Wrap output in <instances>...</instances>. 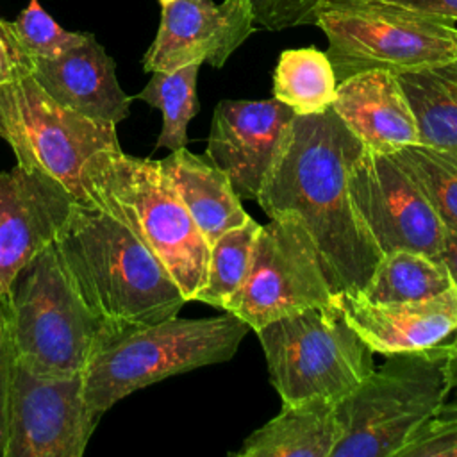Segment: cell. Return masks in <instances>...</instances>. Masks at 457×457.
<instances>
[{"label": "cell", "instance_id": "20", "mask_svg": "<svg viewBox=\"0 0 457 457\" xmlns=\"http://www.w3.org/2000/svg\"><path fill=\"white\" fill-rule=\"evenodd\" d=\"M343 434L337 402L309 398L282 403L280 412L253 430L237 457H330Z\"/></svg>", "mask_w": 457, "mask_h": 457}, {"label": "cell", "instance_id": "19", "mask_svg": "<svg viewBox=\"0 0 457 457\" xmlns=\"http://www.w3.org/2000/svg\"><path fill=\"white\" fill-rule=\"evenodd\" d=\"M159 162L209 245L250 218L228 175L207 154L182 146Z\"/></svg>", "mask_w": 457, "mask_h": 457}, {"label": "cell", "instance_id": "15", "mask_svg": "<svg viewBox=\"0 0 457 457\" xmlns=\"http://www.w3.org/2000/svg\"><path fill=\"white\" fill-rule=\"evenodd\" d=\"M295 112L278 102L221 100L214 107L205 154L228 175L241 198L257 200Z\"/></svg>", "mask_w": 457, "mask_h": 457}, {"label": "cell", "instance_id": "7", "mask_svg": "<svg viewBox=\"0 0 457 457\" xmlns=\"http://www.w3.org/2000/svg\"><path fill=\"white\" fill-rule=\"evenodd\" d=\"M337 82L370 70L395 75L457 57L455 21L380 0H323L316 11Z\"/></svg>", "mask_w": 457, "mask_h": 457}, {"label": "cell", "instance_id": "4", "mask_svg": "<svg viewBox=\"0 0 457 457\" xmlns=\"http://www.w3.org/2000/svg\"><path fill=\"white\" fill-rule=\"evenodd\" d=\"M223 312L196 320L173 316L105 339L82 373L91 416L100 420L116 402L166 377L230 361L252 328Z\"/></svg>", "mask_w": 457, "mask_h": 457}, {"label": "cell", "instance_id": "28", "mask_svg": "<svg viewBox=\"0 0 457 457\" xmlns=\"http://www.w3.org/2000/svg\"><path fill=\"white\" fill-rule=\"evenodd\" d=\"M396 457H457V418H430L416 428Z\"/></svg>", "mask_w": 457, "mask_h": 457}, {"label": "cell", "instance_id": "2", "mask_svg": "<svg viewBox=\"0 0 457 457\" xmlns=\"http://www.w3.org/2000/svg\"><path fill=\"white\" fill-rule=\"evenodd\" d=\"M55 248L79 295L112 336L173 318L187 303L148 245L100 207L75 205Z\"/></svg>", "mask_w": 457, "mask_h": 457}, {"label": "cell", "instance_id": "29", "mask_svg": "<svg viewBox=\"0 0 457 457\" xmlns=\"http://www.w3.org/2000/svg\"><path fill=\"white\" fill-rule=\"evenodd\" d=\"M323 0H248L255 23L268 30L314 23Z\"/></svg>", "mask_w": 457, "mask_h": 457}, {"label": "cell", "instance_id": "22", "mask_svg": "<svg viewBox=\"0 0 457 457\" xmlns=\"http://www.w3.org/2000/svg\"><path fill=\"white\" fill-rule=\"evenodd\" d=\"M337 95V79L325 52L309 48L284 50L273 71V98L295 116L328 111Z\"/></svg>", "mask_w": 457, "mask_h": 457}, {"label": "cell", "instance_id": "33", "mask_svg": "<svg viewBox=\"0 0 457 457\" xmlns=\"http://www.w3.org/2000/svg\"><path fill=\"white\" fill-rule=\"evenodd\" d=\"M448 396L439 411V418H457V332L448 343Z\"/></svg>", "mask_w": 457, "mask_h": 457}, {"label": "cell", "instance_id": "26", "mask_svg": "<svg viewBox=\"0 0 457 457\" xmlns=\"http://www.w3.org/2000/svg\"><path fill=\"white\" fill-rule=\"evenodd\" d=\"M391 157L416 182L443 225L457 232V150L414 145Z\"/></svg>", "mask_w": 457, "mask_h": 457}, {"label": "cell", "instance_id": "5", "mask_svg": "<svg viewBox=\"0 0 457 457\" xmlns=\"http://www.w3.org/2000/svg\"><path fill=\"white\" fill-rule=\"evenodd\" d=\"M4 312L14 359L41 373L80 375L112 334L73 286L55 243L12 278Z\"/></svg>", "mask_w": 457, "mask_h": 457}, {"label": "cell", "instance_id": "3", "mask_svg": "<svg viewBox=\"0 0 457 457\" xmlns=\"http://www.w3.org/2000/svg\"><path fill=\"white\" fill-rule=\"evenodd\" d=\"M84 189L95 207L129 225L164 264L186 302L207 277L211 245L155 159L111 148L84 166Z\"/></svg>", "mask_w": 457, "mask_h": 457}, {"label": "cell", "instance_id": "24", "mask_svg": "<svg viewBox=\"0 0 457 457\" xmlns=\"http://www.w3.org/2000/svg\"><path fill=\"white\" fill-rule=\"evenodd\" d=\"M200 66L191 62L171 71H152L148 84L134 96L162 112V129L155 148L173 152L187 145V125L200 109L196 96Z\"/></svg>", "mask_w": 457, "mask_h": 457}, {"label": "cell", "instance_id": "23", "mask_svg": "<svg viewBox=\"0 0 457 457\" xmlns=\"http://www.w3.org/2000/svg\"><path fill=\"white\" fill-rule=\"evenodd\" d=\"M452 286L450 271L441 259L412 250H393L380 257L359 295L370 302H403L428 298Z\"/></svg>", "mask_w": 457, "mask_h": 457}, {"label": "cell", "instance_id": "1", "mask_svg": "<svg viewBox=\"0 0 457 457\" xmlns=\"http://www.w3.org/2000/svg\"><path fill=\"white\" fill-rule=\"evenodd\" d=\"M361 150V141L332 107L321 114L295 116L255 200L268 218H296L332 286L357 295L382 257L350 200L348 171Z\"/></svg>", "mask_w": 457, "mask_h": 457}, {"label": "cell", "instance_id": "11", "mask_svg": "<svg viewBox=\"0 0 457 457\" xmlns=\"http://www.w3.org/2000/svg\"><path fill=\"white\" fill-rule=\"evenodd\" d=\"M96 423L82 373H41L14 359L5 457H82Z\"/></svg>", "mask_w": 457, "mask_h": 457}, {"label": "cell", "instance_id": "6", "mask_svg": "<svg viewBox=\"0 0 457 457\" xmlns=\"http://www.w3.org/2000/svg\"><path fill=\"white\" fill-rule=\"evenodd\" d=\"M448 343L386 355L341 398L343 434L330 457H396L416 428L439 414L448 396Z\"/></svg>", "mask_w": 457, "mask_h": 457}, {"label": "cell", "instance_id": "25", "mask_svg": "<svg viewBox=\"0 0 457 457\" xmlns=\"http://www.w3.org/2000/svg\"><path fill=\"white\" fill-rule=\"evenodd\" d=\"M259 228L261 223L250 216L239 227L223 232L211 245L207 277L195 302L223 311L228 298L241 287L250 271Z\"/></svg>", "mask_w": 457, "mask_h": 457}, {"label": "cell", "instance_id": "27", "mask_svg": "<svg viewBox=\"0 0 457 457\" xmlns=\"http://www.w3.org/2000/svg\"><path fill=\"white\" fill-rule=\"evenodd\" d=\"M2 27L14 46L30 59L57 57L82 43L87 34L62 29L37 0H29L14 21L2 20Z\"/></svg>", "mask_w": 457, "mask_h": 457}, {"label": "cell", "instance_id": "21", "mask_svg": "<svg viewBox=\"0 0 457 457\" xmlns=\"http://www.w3.org/2000/svg\"><path fill=\"white\" fill-rule=\"evenodd\" d=\"M396 79L412 107L420 145L457 150V57Z\"/></svg>", "mask_w": 457, "mask_h": 457}, {"label": "cell", "instance_id": "12", "mask_svg": "<svg viewBox=\"0 0 457 457\" xmlns=\"http://www.w3.org/2000/svg\"><path fill=\"white\" fill-rule=\"evenodd\" d=\"M353 209L378 250H412L441 257L448 228L416 186L391 157L362 150L348 171Z\"/></svg>", "mask_w": 457, "mask_h": 457}, {"label": "cell", "instance_id": "31", "mask_svg": "<svg viewBox=\"0 0 457 457\" xmlns=\"http://www.w3.org/2000/svg\"><path fill=\"white\" fill-rule=\"evenodd\" d=\"M14 366V350L5 320V312L0 305V457H5L7 448V398L9 384Z\"/></svg>", "mask_w": 457, "mask_h": 457}, {"label": "cell", "instance_id": "14", "mask_svg": "<svg viewBox=\"0 0 457 457\" xmlns=\"http://www.w3.org/2000/svg\"><path fill=\"white\" fill-rule=\"evenodd\" d=\"M248 0H170L157 36L143 57L145 71H171L198 62L221 68L253 32Z\"/></svg>", "mask_w": 457, "mask_h": 457}, {"label": "cell", "instance_id": "13", "mask_svg": "<svg viewBox=\"0 0 457 457\" xmlns=\"http://www.w3.org/2000/svg\"><path fill=\"white\" fill-rule=\"evenodd\" d=\"M73 195L37 166L16 162L0 171V305L16 273L55 243L73 207Z\"/></svg>", "mask_w": 457, "mask_h": 457}, {"label": "cell", "instance_id": "10", "mask_svg": "<svg viewBox=\"0 0 457 457\" xmlns=\"http://www.w3.org/2000/svg\"><path fill=\"white\" fill-rule=\"evenodd\" d=\"M5 39L11 46L16 75L18 118L16 139L11 145L16 161L52 175L73 195L79 205L95 207L84 189V166L98 152L120 148L116 125L98 123L59 105L30 75L25 54L7 36Z\"/></svg>", "mask_w": 457, "mask_h": 457}, {"label": "cell", "instance_id": "35", "mask_svg": "<svg viewBox=\"0 0 457 457\" xmlns=\"http://www.w3.org/2000/svg\"><path fill=\"white\" fill-rule=\"evenodd\" d=\"M159 2H161V5H162V4H166V2H170V0H159Z\"/></svg>", "mask_w": 457, "mask_h": 457}, {"label": "cell", "instance_id": "34", "mask_svg": "<svg viewBox=\"0 0 457 457\" xmlns=\"http://www.w3.org/2000/svg\"><path fill=\"white\" fill-rule=\"evenodd\" d=\"M439 259H441V261L445 262V266L448 268L450 277H452V282H453V286L457 287V232H452V230L446 232L445 248H443Z\"/></svg>", "mask_w": 457, "mask_h": 457}, {"label": "cell", "instance_id": "30", "mask_svg": "<svg viewBox=\"0 0 457 457\" xmlns=\"http://www.w3.org/2000/svg\"><path fill=\"white\" fill-rule=\"evenodd\" d=\"M14 62L11 55V46L2 30L0 20V137L9 143L16 139V96H14Z\"/></svg>", "mask_w": 457, "mask_h": 457}, {"label": "cell", "instance_id": "17", "mask_svg": "<svg viewBox=\"0 0 457 457\" xmlns=\"http://www.w3.org/2000/svg\"><path fill=\"white\" fill-rule=\"evenodd\" d=\"M25 59L34 80L59 105L116 127L129 116L134 98L121 89L112 57L93 34L57 57Z\"/></svg>", "mask_w": 457, "mask_h": 457}, {"label": "cell", "instance_id": "18", "mask_svg": "<svg viewBox=\"0 0 457 457\" xmlns=\"http://www.w3.org/2000/svg\"><path fill=\"white\" fill-rule=\"evenodd\" d=\"M332 111L370 152L393 155L420 145L412 107L391 71L370 70L337 82Z\"/></svg>", "mask_w": 457, "mask_h": 457}, {"label": "cell", "instance_id": "9", "mask_svg": "<svg viewBox=\"0 0 457 457\" xmlns=\"http://www.w3.org/2000/svg\"><path fill=\"white\" fill-rule=\"evenodd\" d=\"M337 295L305 227L293 216L261 225L250 271L223 311L257 332L282 316L330 303Z\"/></svg>", "mask_w": 457, "mask_h": 457}, {"label": "cell", "instance_id": "32", "mask_svg": "<svg viewBox=\"0 0 457 457\" xmlns=\"http://www.w3.org/2000/svg\"><path fill=\"white\" fill-rule=\"evenodd\" d=\"M380 2L395 4L411 11L457 21V0H380Z\"/></svg>", "mask_w": 457, "mask_h": 457}, {"label": "cell", "instance_id": "8", "mask_svg": "<svg viewBox=\"0 0 457 457\" xmlns=\"http://www.w3.org/2000/svg\"><path fill=\"white\" fill-rule=\"evenodd\" d=\"M255 334L282 403L339 402L375 368L371 348L334 300L273 320Z\"/></svg>", "mask_w": 457, "mask_h": 457}, {"label": "cell", "instance_id": "16", "mask_svg": "<svg viewBox=\"0 0 457 457\" xmlns=\"http://www.w3.org/2000/svg\"><path fill=\"white\" fill-rule=\"evenodd\" d=\"M334 302L373 353L421 352L446 345L457 332V287L420 300L370 302L337 291Z\"/></svg>", "mask_w": 457, "mask_h": 457}]
</instances>
